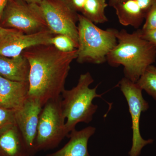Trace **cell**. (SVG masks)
<instances>
[{"mask_svg":"<svg viewBox=\"0 0 156 156\" xmlns=\"http://www.w3.org/2000/svg\"><path fill=\"white\" fill-rule=\"evenodd\" d=\"M21 55L30 65L28 98L42 107L50 100L61 96L72 62L77 57V50L59 51L51 44L34 46Z\"/></svg>","mask_w":156,"mask_h":156,"instance_id":"obj_1","label":"cell"},{"mask_svg":"<svg viewBox=\"0 0 156 156\" xmlns=\"http://www.w3.org/2000/svg\"><path fill=\"white\" fill-rule=\"evenodd\" d=\"M116 37L117 44L107 56L106 62L112 67L122 66L125 77L136 83L155 62L156 48L141 37L138 29L132 33L119 30Z\"/></svg>","mask_w":156,"mask_h":156,"instance_id":"obj_2","label":"cell"},{"mask_svg":"<svg viewBox=\"0 0 156 156\" xmlns=\"http://www.w3.org/2000/svg\"><path fill=\"white\" fill-rule=\"evenodd\" d=\"M94 81L90 73L82 74L76 86L69 90L65 89L62 93V108L66 119L65 126L68 135L79 123L92 122L97 111L98 106L93 101L102 95L97 93L98 85L94 88L89 87Z\"/></svg>","mask_w":156,"mask_h":156,"instance_id":"obj_3","label":"cell"},{"mask_svg":"<svg viewBox=\"0 0 156 156\" xmlns=\"http://www.w3.org/2000/svg\"><path fill=\"white\" fill-rule=\"evenodd\" d=\"M78 47L76 60L80 63L101 64L117 44L118 30H102L82 15L78 14Z\"/></svg>","mask_w":156,"mask_h":156,"instance_id":"obj_4","label":"cell"},{"mask_svg":"<svg viewBox=\"0 0 156 156\" xmlns=\"http://www.w3.org/2000/svg\"><path fill=\"white\" fill-rule=\"evenodd\" d=\"M66 118L61 106V96L50 100L42 107L39 116L34 145L35 154L57 147L66 136Z\"/></svg>","mask_w":156,"mask_h":156,"instance_id":"obj_5","label":"cell"},{"mask_svg":"<svg viewBox=\"0 0 156 156\" xmlns=\"http://www.w3.org/2000/svg\"><path fill=\"white\" fill-rule=\"evenodd\" d=\"M1 25L25 34L49 30L39 5L19 0H9Z\"/></svg>","mask_w":156,"mask_h":156,"instance_id":"obj_6","label":"cell"},{"mask_svg":"<svg viewBox=\"0 0 156 156\" xmlns=\"http://www.w3.org/2000/svg\"><path fill=\"white\" fill-rule=\"evenodd\" d=\"M118 87L126 98L131 116L132 146L128 154L129 156H139L142 149L154 141L151 139H144L140 130L141 113L147 111L149 105L143 96L142 89L136 83L124 77L119 82Z\"/></svg>","mask_w":156,"mask_h":156,"instance_id":"obj_7","label":"cell"},{"mask_svg":"<svg viewBox=\"0 0 156 156\" xmlns=\"http://www.w3.org/2000/svg\"><path fill=\"white\" fill-rule=\"evenodd\" d=\"M49 30L69 37L78 47V13L64 0H42L39 5Z\"/></svg>","mask_w":156,"mask_h":156,"instance_id":"obj_8","label":"cell"},{"mask_svg":"<svg viewBox=\"0 0 156 156\" xmlns=\"http://www.w3.org/2000/svg\"><path fill=\"white\" fill-rule=\"evenodd\" d=\"M54 35L49 30L31 34L15 31L0 39V55L17 57L27 48L37 45L50 44V40Z\"/></svg>","mask_w":156,"mask_h":156,"instance_id":"obj_9","label":"cell"},{"mask_svg":"<svg viewBox=\"0 0 156 156\" xmlns=\"http://www.w3.org/2000/svg\"><path fill=\"white\" fill-rule=\"evenodd\" d=\"M42 107L36 101L27 98L23 106L15 110V122L22 134L31 156H33L39 116Z\"/></svg>","mask_w":156,"mask_h":156,"instance_id":"obj_10","label":"cell"},{"mask_svg":"<svg viewBox=\"0 0 156 156\" xmlns=\"http://www.w3.org/2000/svg\"><path fill=\"white\" fill-rule=\"evenodd\" d=\"M156 4V0H126L117 4L113 8L115 10L116 14L121 24L138 28Z\"/></svg>","mask_w":156,"mask_h":156,"instance_id":"obj_11","label":"cell"},{"mask_svg":"<svg viewBox=\"0 0 156 156\" xmlns=\"http://www.w3.org/2000/svg\"><path fill=\"white\" fill-rule=\"evenodd\" d=\"M28 82L10 80L0 76V105L17 110L28 98Z\"/></svg>","mask_w":156,"mask_h":156,"instance_id":"obj_12","label":"cell"},{"mask_svg":"<svg viewBox=\"0 0 156 156\" xmlns=\"http://www.w3.org/2000/svg\"><path fill=\"white\" fill-rule=\"evenodd\" d=\"M0 156H31L16 124L0 129Z\"/></svg>","mask_w":156,"mask_h":156,"instance_id":"obj_13","label":"cell"},{"mask_svg":"<svg viewBox=\"0 0 156 156\" xmlns=\"http://www.w3.org/2000/svg\"><path fill=\"white\" fill-rule=\"evenodd\" d=\"M95 131L96 128L92 126L80 131L74 129L69 134V140L63 147L46 156H92L88 151V142Z\"/></svg>","mask_w":156,"mask_h":156,"instance_id":"obj_14","label":"cell"},{"mask_svg":"<svg viewBox=\"0 0 156 156\" xmlns=\"http://www.w3.org/2000/svg\"><path fill=\"white\" fill-rule=\"evenodd\" d=\"M30 65L23 55L8 57L0 55V76L11 81L28 82Z\"/></svg>","mask_w":156,"mask_h":156,"instance_id":"obj_15","label":"cell"},{"mask_svg":"<svg viewBox=\"0 0 156 156\" xmlns=\"http://www.w3.org/2000/svg\"><path fill=\"white\" fill-rule=\"evenodd\" d=\"M108 5L105 0H85L81 14L95 24L105 23L108 20L105 14Z\"/></svg>","mask_w":156,"mask_h":156,"instance_id":"obj_16","label":"cell"},{"mask_svg":"<svg viewBox=\"0 0 156 156\" xmlns=\"http://www.w3.org/2000/svg\"><path fill=\"white\" fill-rule=\"evenodd\" d=\"M136 83L156 101V66H149L144 71Z\"/></svg>","mask_w":156,"mask_h":156,"instance_id":"obj_17","label":"cell"},{"mask_svg":"<svg viewBox=\"0 0 156 156\" xmlns=\"http://www.w3.org/2000/svg\"><path fill=\"white\" fill-rule=\"evenodd\" d=\"M50 44L59 51L69 52L76 49V45L69 37L63 34L55 35L50 40Z\"/></svg>","mask_w":156,"mask_h":156,"instance_id":"obj_18","label":"cell"},{"mask_svg":"<svg viewBox=\"0 0 156 156\" xmlns=\"http://www.w3.org/2000/svg\"><path fill=\"white\" fill-rule=\"evenodd\" d=\"M13 124H16L15 110L0 105V129Z\"/></svg>","mask_w":156,"mask_h":156,"instance_id":"obj_19","label":"cell"},{"mask_svg":"<svg viewBox=\"0 0 156 156\" xmlns=\"http://www.w3.org/2000/svg\"><path fill=\"white\" fill-rule=\"evenodd\" d=\"M141 29L150 30L156 29V4L151 9L147 15Z\"/></svg>","mask_w":156,"mask_h":156,"instance_id":"obj_20","label":"cell"},{"mask_svg":"<svg viewBox=\"0 0 156 156\" xmlns=\"http://www.w3.org/2000/svg\"><path fill=\"white\" fill-rule=\"evenodd\" d=\"M138 30L141 37L151 43L156 49V29L150 30Z\"/></svg>","mask_w":156,"mask_h":156,"instance_id":"obj_21","label":"cell"},{"mask_svg":"<svg viewBox=\"0 0 156 156\" xmlns=\"http://www.w3.org/2000/svg\"><path fill=\"white\" fill-rule=\"evenodd\" d=\"M70 8L75 12H82L85 0H64Z\"/></svg>","mask_w":156,"mask_h":156,"instance_id":"obj_22","label":"cell"},{"mask_svg":"<svg viewBox=\"0 0 156 156\" xmlns=\"http://www.w3.org/2000/svg\"><path fill=\"white\" fill-rule=\"evenodd\" d=\"M9 0H0V24L2 23L4 11Z\"/></svg>","mask_w":156,"mask_h":156,"instance_id":"obj_23","label":"cell"},{"mask_svg":"<svg viewBox=\"0 0 156 156\" xmlns=\"http://www.w3.org/2000/svg\"><path fill=\"white\" fill-rule=\"evenodd\" d=\"M17 30L14 29L5 28L2 27L0 26V39H2L8 34Z\"/></svg>","mask_w":156,"mask_h":156,"instance_id":"obj_24","label":"cell"},{"mask_svg":"<svg viewBox=\"0 0 156 156\" xmlns=\"http://www.w3.org/2000/svg\"><path fill=\"white\" fill-rule=\"evenodd\" d=\"M126 1V0H109L108 5L110 7H113L117 4L122 2Z\"/></svg>","mask_w":156,"mask_h":156,"instance_id":"obj_25","label":"cell"},{"mask_svg":"<svg viewBox=\"0 0 156 156\" xmlns=\"http://www.w3.org/2000/svg\"><path fill=\"white\" fill-rule=\"evenodd\" d=\"M19 1H23L29 4H37L39 5L41 3L42 0H19Z\"/></svg>","mask_w":156,"mask_h":156,"instance_id":"obj_26","label":"cell"}]
</instances>
